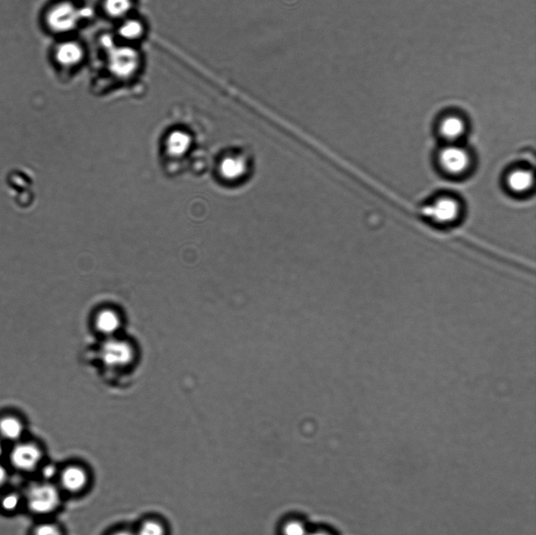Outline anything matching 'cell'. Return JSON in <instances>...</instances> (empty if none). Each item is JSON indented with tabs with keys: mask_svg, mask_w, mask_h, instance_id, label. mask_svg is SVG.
Wrapping results in <instances>:
<instances>
[{
	"mask_svg": "<svg viewBox=\"0 0 536 535\" xmlns=\"http://www.w3.org/2000/svg\"><path fill=\"white\" fill-rule=\"evenodd\" d=\"M62 493L54 482L42 480L29 487L24 501L32 513L46 517L60 508Z\"/></svg>",
	"mask_w": 536,
	"mask_h": 535,
	"instance_id": "6da1fadb",
	"label": "cell"
},
{
	"mask_svg": "<svg viewBox=\"0 0 536 535\" xmlns=\"http://www.w3.org/2000/svg\"><path fill=\"white\" fill-rule=\"evenodd\" d=\"M437 162L444 173L457 178L466 175L472 166V157L466 148L458 143H451L439 151Z\"/></svg>",
	"mask_w": 536,
	"mask_h": 535,
	"instance_id": "7a4b0ae2",
	"label": "cell"
},
{
	"mask_svg": "<svg viewBox=\"0 0 536 535\" xmlns=\"http://www.w3.org/2000/svg\"><path fill=\"white\" fill-rule=\"evenodd\" d=\"M462 205L454 197H439L425 208V215L442 227L455 224L462 215Z\"/></svg>",
	"mask_w": 536,
	"mask_h": 535,
	"instance_id": "3957f363",
	"label": "cell"
},
{
	"mask_svg": "<svg viewBox=\"0 0 536 535\" xmlns=\"http://www.w3.org/2000/svg\"><path fill=\"white\" fill-rule=\"evenodd\" d=\"M43 449L34 442H17L10 453L13 467L22 473H31L43 464Z\"/></svg>",
	"mask_w": 536,
	"mask_h": 535,
	"instance_id": "277c9868",
	"label": "cell"
},
{
	"mask_svg": "<svg viewBox=\"0 0 536 535\" xmlns=\"http://www.w3.org/2000/svg\"><path fill=\"white\" fill-rule=\"evenodd\" d=\"M57 480V485L62 492L77 494L86 491L90 485V476L85 466L69 464L60 469Z\"/></svg>",
	"mask_w": 536,
	"mask_h": 535,
	"instance_id": "5b68a950",
	"label": "cell"
},
{
	"mask_svg": "<svg viewBox=\"0 0 536 535\" xmlns=\"http://www.w3.org/2000/svg\"><path fill=\"white\" fill-rule=\"evenodd\" d=\"M75 10L68 3H59L50 8L46 15L48 27L55 32H64L73 25Z\"/></svg>",
	"mask_w": 536,
	"mask_h": 535,
	"instance_id": "8992f818",
	"label": "cell"
},
{
	"mask_svg": "<svg viewBox=\"0 0 536 535\" xmlns=\"http://www.w3.org/2000/svg\"><path fill=\"white\" fill-rule=\"evenodd\" d=\"M96 331L107 338L115 337L122 327L120 313L113 308H103L97 313L94 320Z\"/></svg>",
	"mask_w": 536,
	"mask_h": 535,
	"instance_id": "52a82bcc",
	"label": "cell"
},
{
	"mask_svg": "<svg viewBox=\"0 0 536 535\" xmlns=\"http://www.w3.org/2000/svg\"><path fill=\"white\" fill-rule=\"evenodd\" d=\"M467 122L460 115L451 114L444 117L438 125V132L447 144L458 143L467 132Z\"/></svg>",
	"mask_w": 536,
	"mask_h": 535,
	"instance_id": "ba28073f",
	"label": "cell"
},
{
	"mask_svg": "<svg viewBox=\"0 0 536 535\" xmlns=\"http://www.w3.org/2000/svg\"><path fill=\"white\" fill-rule=\"evenodd\" d=\"M535 184L534 173L528 169H516L509 171L506 177L507 188L515 195H526Z\"/></svg>",
	"mask_w": 536,
	"mask_h": 535,
	"instance_id": "9c48e42d",
	"label": "cell"
},
{
	"mask_svg": "<svg viewBox=\"0 0 536 535\" xmlns=\"http://www.w3.org/2000/svg\"><path fill=\"white\" fill-rule=\"evenodd\" d=\"M25 427L22 419L16 415H6L0 418V439L9 442L20 441Z\"/></svg>",
	"mask_w": 536,
	"mask_h": 535,
	"instance_id": "30bf717a",
	"label": "cell"
},
{
	"mask_svg": "<svg viewBox=\"0 0 536 535\" xmlns=\"http://www.w3.org/2000/svg\"><path fill=\"white\" fill-rule=\"evenodd\" d=\"M56 59L63 66H71L81 59L82 50L74 43H64L56 50Z\"/></svg>",
	"mask_w": 536,
	"mask_h": 535,
	"instance_id": "8fae6325",
	"label": "cell"
},
{
	"mask_svg": "<svg viewBox=\"0 0 536 535\" xmlns=\"http://www.w3.org/2000/svg\"><path fill=\"white\" fill-rule=\"evenodd\" d=\"M222 176L228 180H237L246 171V164L241 158L229 157L221 164Z\"/></svg>",
	"mask_w": 536,
	"mask_h": 535,
	"instance_id": "7c38bea8",
	"label": "cell"
},
{
	"mask_svg": "<svg viewBox=\"0 0 536 535\" xmlns=\"http://www.w3.org/2000/svg\"><path fill=\"white\" fill-rule=\"evenodd\" d=\"M136 535H167V528L162 520L157 518H147L141 521Z\"/></svg>",
	"mask_w": 536,
	"mask_h": 535,
	"instance_id": "4fadbf2b",
	"label": "cell"
},
{
	"mask_svg": "<svg viewBox=\"0 0 536 535\" xmlns=\"http://www.w3.org/2000/svg\"><path fill=\"white\" fill-rule=\"evenodd\" d=\"M190 139L183 132H174L167 141V150L172 154L183 153L188 149Z\"/></svg>",
	"mask_w": 536,
	"mask_h": 535,
	"instance_id": "5bb4252c",
	"label": "cell"
},
{
	"mask_svg": "<svg viewBox=\"0 0 536 535\" xmlns=\"http://www.w3.org/2000/svg\"><path fill=\"white\" fill-rule=\"evenodd\" d=\"M24 499L17 492H10L0 499V508L6 513H15L21 508Z\"/></svg>",
	"mask_w": 536,
	"mask_h": 535,
	"instance_id": "9a60e30c",
	"label": "cell"
},
{
	"mask_svg": "<svg viewBox=\"0 0 536 535\" xmlns=\"http://www.w3.org/2000/svg\"><path fill=\"white\" fill-rule=\"evenodd\" d=\"M34 535H64L62 528L52 522H45L34 529Z\"/></svg>",
	"mask_w": 536,
	"mask_h": 535,
	"instance_id": "2e32d148",
	"label": "cell"
},
{
	"mask_svg": "<svg viewBox=\"0 0 536 535\" xmlns=\"http://www.w3.org/2000/svg\"><path fill=\"white\" fill-rule=\"evenodd\" d=\"M106 10L109 14L118 16L122 14L129 8V0H106Z\"/></svg>",
	"mask_w": 536,
	"mask_h": 535,
	"instance_id": "e0dca14e",
	"label": "cell"
},
{
	"mask_svg": "<svg viewBox=\"0 0 536 535\" xmlns=\"http://www.w3.org/2000/svg\"><path fill=\"white\" fill-rule=\"evenodd\" d=\"M60 469L54 463L42 464L40 469H38L41 471L43 480L49 482H53L54 479H57Z\"/></svg>",
	"mask_w": 536,
	"mask_h": 535,
	"instance_id": "ac0fdd59",
	"label": "cell"
},
{
	"mask_svg": "<svg viewBox=\"0 0 536 535\" xmlns=\"http://www.w3.org/2000/svg\"><path fill=\"white\" fill-rule=\"evenodd\" d=\"M283 535H309L306 527L299 521H290L283 527Z\"/></svg>",
	"mask_w": 536,
	"mask_h": 535,
	"instance_id": "d6986e66",
	"label": "cell"
},
{
	"mask_svg": "<svg viewBox=\"0 0 536 535\" xmlns=\"http://www.w3.org/2000/svg\"><path fill=\"white\" fill-rule=\"evenodd\" d=\"M140 31V27L139 24L136 22H128L127 24H125L124 25V27L122 29V34H125V36L128 37H135L136 36Z\"/></svg>",
	"mask_w": 536,
	"mask_h": 535,
	"instance_id": "ffe728a7",
	"label": "cell"
},
{
	"mask_svg": "<svg viewBox=\"0 0 536 535\" xmlns=\"http://www.w3.org/2000/svg\"><path fill=\"white\" fill-rule=\"evenodd\" d=\"M8 480L9 473L8 469L2 464H0V487L6 485Z\"/></svg>",
	"mask_w": 536,
	"mask_h": 535,
	"instance_id": "44dd1931",
	"label": "cell"
},
{
	"mask_svg": "<svg viewBox=\"0 0 536 535\" xmlns=\"http://www.w3.org/2000/svg\"><path fill=\"white\" fill-rule=\"evenodd\" d=\"M109 535H136V534H135V532H133V531L121 529V530L113 532L112 534Z\"/></svg>",
	"mask_w": 536,
	"mask_h": 535,
	"instance_id": "7402d4cb",
	"label": "cell"
},
{
	"mask_svg": "<svg viewBox=\"0 0 536 535\" xmlns=\"http://www.w3.org/2000/svg\"><path fill=\"white\" fill-rule=\"evenodd\" d=\"M3 451L4 450H3V442H2V440L0 439V459H1V457L3 455Z\"/></svg>",
	"mask_w": 536,
	"mask_h": 535,
	"instance_id": "603a6c76",
	"label": "cell"
},
{
	"mask_svg": "<svg viewBox=\"0 0 536 535\" xmlns=\"http://www.w3.org/2000/svg\"><path fill=\"white\" fill-rule=\"evenodd\" d=\"M309 535H331V534H327L326 532H315V533H313V534H309Z\"/></svg>",
	"mask_w": 536,
	"mask_h": 535,
	"instance_id": "cb8c5ba5",
	"label": "cell"
}]
</instances>
